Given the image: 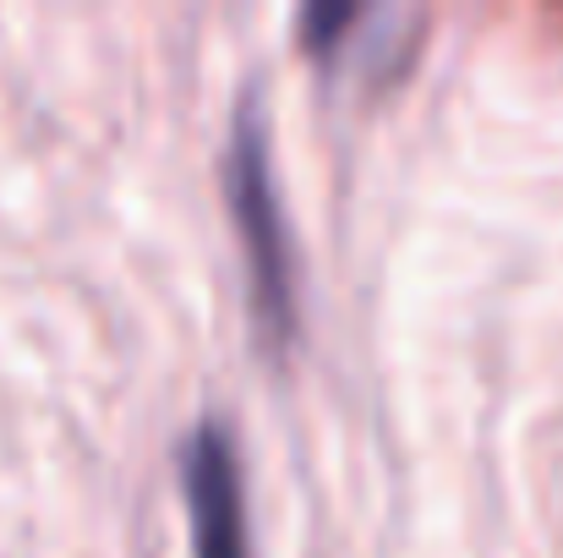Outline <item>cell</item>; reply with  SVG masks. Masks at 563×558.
Here are the masks:
<instances>
[{"instance_id":"1","label":"cell","mask_w":563,"mask_h":558,"mask_svg":"<svg viewBox=\"0 0 563 558\" xmlns=\"http://www.w3.org/2000/svg\"><path fill=\"white\" fill-rule=\"evenodd\" d=\"M224 197H230V214H235V230H241L257 324L268 335H290L296 269H290V230H285V214H279V186H274V160H268V127L257 116V99H241V110H235L230 154H224Z\"/></svg>"},{"instance_id":"2","label":"cell","mask_w":563,"mask_h":558,"mask_svg":"<svg viewBox=\"0 0 563 558\" xmlns=\"http://www.w3.org/2000/svg\"><path fill=\"white\" fill-rule=\"evenodd\" d=\"M181 493H187V515H191V554L252 558L241 449H235V433L224 422L208 416L181 438Z\"/></svg>"}]
</instances>
